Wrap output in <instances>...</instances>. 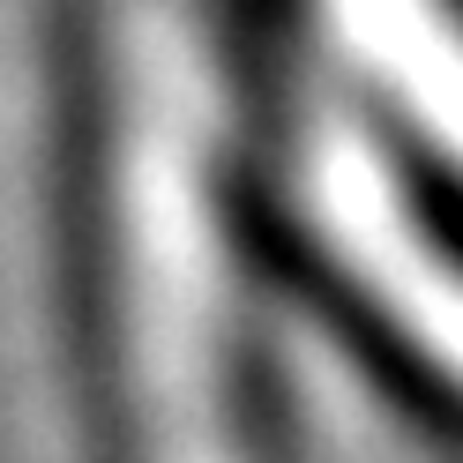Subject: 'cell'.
<instances>
[{
    "label": "cell",
    "mask_w": 463,
    "mask_h": 463,
    "mask_svg": "<svg viewBox=\"0 0 463 463\" xmlns=\"http://www.w3.org/2000/svg\"><path fill=\"white\" fill-rule=\"evenodd\" d=\"M52 269L82 463H292L254 0H52Z\"/></svg>",
    "instance_id": "1"
},
{
    "label": "cell",
    "mask_w": 463,
    "mask_h": 463,
    "mask_svg": "<svg viewBox=\"0 0 463 463\" xmlns=\"http://www.w3.org/2000/svg\"><path fill=\"white\" fill-rule=\"evenodd\" d=\"M262 15L314 82L463 210V0H262Z\"/></svg>",
    "instance_id": "2"
}]
</instances>
